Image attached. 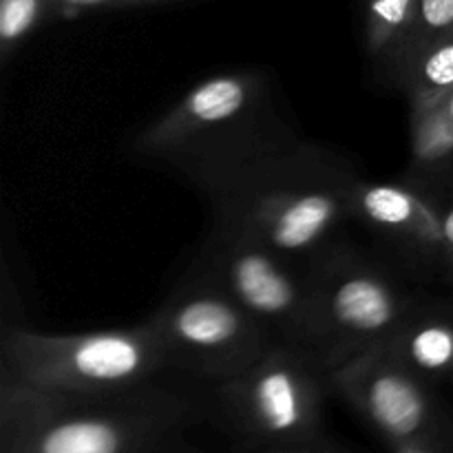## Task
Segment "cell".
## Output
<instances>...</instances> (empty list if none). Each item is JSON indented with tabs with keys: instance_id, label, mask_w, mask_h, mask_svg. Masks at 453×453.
Returning <instances> with one entry per match:
<instances>
[{
	"instance_id": "21",
	"label": "cell",
	"mask_w": 453,
	"mask_h": 453,
	"mask_svg": "<svg viewBox=\"0 0 453 453\" xmlns=\"http://www.w3.org/2000/svg\"><path fill=\"white\" fill-rule=\"evenodd\" d=\"M445 273H447V277H449L451 281H453V261H451L449 265H447V268H445Z\"/></svg>"
},
{
	"instance_id": "3",
	"label": "cell",
	"mask_w": 453,
	"mask_h": 453,
	"mask_svg": "<svg viewBox=\"0 0 453 453\" xmlns=\"http://www.w3.org/2000/svg\"><path fill=\"white\" fill-rule=\"evenodd\" d=\"M299 140L279 118L264 71H230L195 84L135 137L146 157L197 181Z\"/></svg>"
},
{
	"instance_id": "18",
	"label": "cell",
	"mask_w": 453,
	"mask_h": 453,
	"mask_svg": "<svg viewBox=\"0 0 453 453\" xmlns=\"http://www.w3.org/2000/svg\"><path fill=\"white\" fill-rule=\"evenodd\" d=\"M427 190V188H425ZM429 195L434 197V202H436L438 211H441V219H442V237H445V265H442V270L447 268V265L453 261V197L451 199H441L438 195H434L432 190H427Z\"/></svg>"
},
{
	"instance_id": "8",
	"label": "cell",
	"mask_w": 453,
	"mask_h": 453,
	"mask_svg": "<svg viewBox=\"0 0 453 453\" xmlns=\"http://www.w3.org/2000/svg\"><path fill=\"white\" fill-rule=\"evenodd\" d=\"M326 385L327 374L312 354L277 343L242 374L217 385V401L248 438L290 449L317 438Z\"/></svg>"
},
{
	"instance_id": "6",
	"label": "cell",
	"mask_w": 453,
	"mask_h": 453,
	"mask_svg": "<svg viewBox=\"0 0 453 453\" xmlns=\"http://www.w3.org/2000/svg\"><path fill=\"white\" fill-rule=\"evenodd\" d=\"M190 270L228 292L279 343L312 354L314 310L308 265L261 239L212 219Z\"/></svg>"
},
{
	"instance_id": "16",
	"label": "cell",
	"mask_w": 453,
	"mask_h": 453,
	"mask_svg": "<svg viewBox=\"0 0 453 453\" xmlns=\"http://www.w3.org/2000/svg\"><path fill=\"white\" fill-rule=\"evenodd\" d=\"M453 31V0H420L418 13H416L414 29L394 65L392 75L396 73L398 66L405 60H410L416 51L429 44L432 40Z\"/></svg>"
},
{
	"instance_id": "12",
	"label": "cell",
	"mask_w": 453,
	"mask_h": 453,
	"mask_svg": "<svg viewBox=\"0 0 453 453\" xmlns=\"http://www.w3.org/2000/svg\"><path fill=\"white\" fill-rule=\"evenodd\" d=\"M394 80L410 102V115L423 113L453 91V31L403 62Z\"/></svg>"
},
{
	"instance_id": "5",
	"label": "cell",
	"mask_w": 453,
	"mask_h": 453,
	"mask_svg": "<svg viewBox=\"0 0 453 453\" xmlns=\"http://www.w3.org/2000/svg\"><path fill=\"white\" fill-rule=\"evenodd\" d=\"M312 281V357L326 374L388 343L420 296L348 243H332L308 264Z\"/></svg>"
},
{
	"instance_id": "4",
	"label": "cell",
	"mask_w": 453,
	"mask_h": 453,
	"mask_svg": "<svg viewBox=\"0 0 453 453\" xmlns=\"http://www.w3.org/2000/svg\"><path fill=\"white\" fill-rule=\"evenodd\" d=\"M3 370L31 388L69 396H109L159 383L177 372L153 321L82 334H47L13 326L0 341Z\"/></svg>"
},
{
	"instance_id": "19",
	"label": "cell",
	"mask_w": 453,
	"mask_h": 453,
	"mask_svg": "<svg viewBox=\"0 0 453 453\" xmlns=\"http://www.w3.org/2000/svg\"><path fill=\"white\" fill-rule=\"evenodd\" d=\"M396 453H445L441 442H405L396 445Z\"/></svg>"
},
{
	"instance_id": "10",
	"label": "cell",
	"mask_w": 453,
	"mask_h": 453,
	"mask_svg": "<svg viewBox=\"0 0 453 453\" xmlns=\"http://www.w3.org/2000/svg\"><path fill=\"white\" fill-rule=\"evenodd\" d=\"M352 219L396 243L418 264L445 265L441 211L425 188L358 180L352 195Z\"/></svg>"
},
{
	"instance_id": "14",
	"label": "cell",
	"mask_w": 453,
	"mask_h": 453,
	"mask_svg": "<svg viewBox=\"0 0 453 453\" xmlns=\"http://www.w3.org/2000/svg\"><path fill=\"white\" fill-rule=\"evenodd\" d=\"M420 0H361L367 56L392 73L411 29Z\"/></svg>"
},
{
	"instance_id": "13",
	"label": "cell",
	"mask_w": 453,
	"mask_h": 453,
	"mask_svg": "<svg viewBox=\"0 0 453 453\" xmlns=\"http://www.w3.org/2000/svg\"><path fill=\"white\" fill-rule=\"evenodd\" d=\"M411 180L427 184L453 164V91L423 113L410 115Z\"/></svg>"
},
{
	"instance_id": "17",
	"label": "cell",
	"mask_w": 453,
	"mask_h": 453,
	"mask_svg": "<svg viewBox=\"0 0 453 453\" xmlns=\"http://www.w3.org/2000/svg\"><path fill=\"white\" fill-rule=\"evenodd\" d=\"M168 0H53L58 9L75 12V9H102V7H142V4H157Z\"/></svg>"
},
{
	"instance_id": "15",
	"label": "cell",
	"mask_w": 453,
	"mask_h": 453,
	"mask_svg": "<svg viewBox=\"0 0 453 453\" xmlns=\"http://www.w3.org/2000/svg\"><path fill=\"white\" fill-rule=\"evenodd\" d=\"M58 9L53 0H0V60L7 65L22 42Z\"/></svg>"
},
{
	"instance_id": "9",
	"label": "cell",
	"mask_w": 453,
	"mask_h": 453,
	"mask_svg": "<svg viewBox=\"0 0 453 453\" xmlns=\"http://www.w3.org/2000/svg\"><path fill=\"white\" fill-rule=\"evenodd\" d=\"M327 385L394 445L445 441L441 410L429 380L410 370L388 343L330 372Z\"/></svg>"
},
{
	"instance_id": "2",
	"label": "cell",
	"mask_w": 453,
	"mask_h": 453,
	"mask_svg": "<svg viewBox=\"0 0 453 453\" xmlns=\"http://www.w3.org/2000/svg\"><path fill=\"white\" fill-rule=\"evenodd\" d=\"M3 436L9 453H140L184 418L186 403L155 383L109 396L31 388L3 370Z\"/></svg>"
},
{
	"instance_id": "11",
	"label": "cell",
	"mask_w": 453,
	"mask_h": 453,
	"mask_svg": "<svg viewBox=\"0 0 453 453\" xmlns=\"http://www.w3.org/2000/svg\"><path fill=\"white\" fill-rule=\"evenodd\" d=\"M389 349L425 380L453 376V305L418 301L396 334Z\"/></svg>"
},
{
	"instance_id": "20",
	"label": "cell",
	"mask_w": 453,
	"mask_h": 453,
	"mask_svg": "<svg viewBox=\"0 0 453 453\" xmlns=\"http://www.w3.org/2000/svg\"><path fill=\"white\" fill-rule=\"evenodd\" d=\"M305 447H308V445H303V447H290V449H283V451H279V453H317V451L305 449Z\"/></svg>"
},
{
	"instance_id": "1",
	"label": "cell",
	"mask_w": 453,
	"mask_h": 453,
	"mask_svg": "<svg viewBox=\"0 0 453 453\" xmlns=\"http://www.w3.org/2000/svg\"><path fill=\"white\" fill-rule=\"evenodd\" d=\"M358 173L332 150L299 140L195 181L212 219L308 265L352 219Z\"/></svg>"
},
{
	"instance_id": "7",
	"label": "cell",
	"mask_w": 453,
	"mask_h": 453,
	"mask_svg": "<svg viewBox=\"0 0 453 453\" xmlns=\"http://www.w3.org/2000/svg\"><path fill=\"white\" fill-rule=\"evenodd\" d=\"M150 321L171 349L177 372L215 385L242 374L279 343L228 292L193 270Z\"/></svg>"
}]
</instances>
